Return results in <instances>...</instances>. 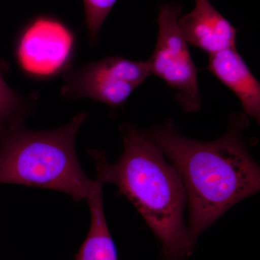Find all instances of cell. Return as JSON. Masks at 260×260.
Here are the masks:
<instances>
[{"label":"cell","mask_w":260,"mask_h":260,"mask_svg":"<svg viewBox=\"0 0 260 260\" xmlns=\"http://www.w3.org/2000/svg\"><path fill=\"white\" fill-rule=\"evenodd\" d=\"M247 123L246 116H235L226 134L213 142L184 138L170 121L145 133L181 178L193 244L229 208L259 191V168L241 135Z\"/></svg>","instance_id":"6da1fadb"},{"label":"cell","mask_w":260,"mask_h":260,"mask_svg":"<svg viewBox=\"0 0 260 260\" xmlns=\"http://www.w3.org/2000/svg\"><path fill=\"white\" fill-rule=\"evenodd\" d=\"M124 150L114 164L105 153L93 150L95 180L117 186L135 205L162 244L165 260L189 256L194 244L184 222L185 190L175 168L145 133L129 124L121 127Z\"/></svg>","instance_id":"7a4b0ae2"},{"label":"cell","mask_w":260,"mask_h":260,"mask_svg":"<svg viewBox=\"0 0 260 260\" xmlns=\"http://www.w3.org/2000/svg\"><path fill=\"white\" fill-rule=\"evenodd\" d=\"M86 115L80 114L59 129L12 131L0 147V184L62 191L75 201L88 199L97 184L80 167L75 150L78 130Z\"/></svg>","instance_id":"3957f363"},{"label":"cell","mask_w":260,"mask_h":260,"mask_svg":"<svg viewBox=\"0 0 260 260\" xmlns=\"http://www.w3.org/2000/svg\"><path fill=\"white\" fill-rule=\"evenodd\" d=\"M181 10L182 7L179 5L160 7L158 39L148 62L151 75L158 77L175 90L182 109L194 112L201 108L198 69L178 25Z\"/></svg>","instance_id":"277c9868"},{"label":"cell","mask_w":260,"mask_h":260,"mask_svg":"<svg viewBox=\"0 0 260 260\" xmlns=\"http://www.w3.org/2000/svg\"><path fill=\"white\" fill-rule=\"evenodd\" d=\"M150 75L148 61L111 56L68 73L62 93L71 98H90L113 107H121Z\"/></svg>","instance_id":"5b68a950"},{"label":"cell","mask_w":260,"mask_h":260,"mask_svg":"<svg viewBox=\"0 0 260 260\" xmlns=\"http://www.w3.org/2000/svg\"><path fill=\"white\" fill-rule=\"evenodd\" d=\"M73 47V35L66 27L56 20L39 18L20 38L17 57L28 74L50 76L64 68Z\"/></svg>","instance_id":"8992f818"},{"label":"cell","mask_w":260,"mask_h":260,"mask_svg":"<svg viewBox=\"0 0 260 260\" xmlns=\"http://www.w3.org/2000/svg\"><path fill=\"white\" fill-rule=\"evenodd\" d=\"M194 10L178 20L187 44L210 56L236 47L237 29L215 9L209 0H194Z\"/></svg>","instance_id":"52a82bcc"},{"label":"cell","mask_w":260,"mask_h":260,"mask_svg":"<svg viewBox=\"0 0 260 260\" xmlns=\"http://www.w3.org/2000/svg\"><path fill=\"white\" fill-rule=\"evenodd\" d=\"M207 70L235 93L246 115L260 120V85L235 48L210 56Z\"/></svg>","instance_id":"ba28073f"},{"label":"cell","mask_w":260,"mask_h":260,"mask_svg":"<svg viewBox=\"0 0 260 260\" xmlns=\"http://www.w3.org/2000/svg\"><path fill=\"white\" fill-rule=\"evenodd\" d=\"M102 186L97 181L95 189L87 200L91 216L90 229L75 260H119L104 214Z\"/></svg>","instance_id":"9c48e42d"},{"label":"cell","mask_w":260,"mask_h":260,"mask_svg":"<svg viewBox=\"0 0 260 260\" xmlns=\"http://www.w3.org/2000/svg\"><path fill=\"white\" fill-rule=\"evenodd\" d=\"M117 0H83L90 40L95 42L104 20Z\"/></svg>","instance_id":"30bf717a"},{"label":"cell","mask_w":260,"mask_h":260,"mask_svg":"<svg viewBox=\"0 0 260 260\" xmlns=\"http://www.w3.org/2000/svg\"><path fill=\"white\" fill-rule=\"evenodd\" d=\"M17 104L16 97L0 75V119L9 114Z\"/></svg>","instance_id":"8fae6325"}]
</instances>
